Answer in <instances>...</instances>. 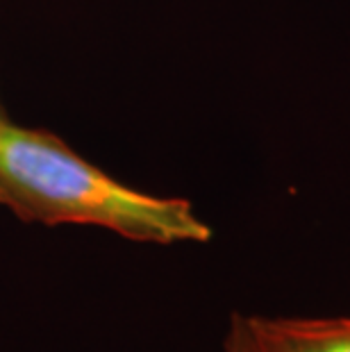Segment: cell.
Segmentation results:
<instances>
[{
  "instance_id": "obj_1",
  "label": "cell",
  "mask_w": 350,
  "mask_h": 352,
  "mask_svg": "<svg viewBox=\"0 0 350 352\" xmlns=\"http://www.w3.org/2000/svg\"><path fill=\"white\" fill-rule=\"evenodd\" d=\"M0 205L25 223L98 228L135 243H207L214 234L187 198L132 189L57 134L14 123L0 134Z\"/></svg>"
},
{
  "instance_id": "obj_2",
  "label": "cell",
  "mask_w": 350,
  "mask_h": 352,
  "mask_svg": "<svg viewBox=\"0 0 350 352\" xmlns=\"http://www.w3.org/2000/svg\"><path fill=\"white\" fill-rule=\"evenodd\" d=\"M264 334L278 352H350V316H264Z\"/></svg>"
},
{
  "instance_id": "obj_3",
  "label": "cell",
  "mask_w": 350,
  "mask_h": 352,
  "mask_svg": "<svg viewBox=\"0 0 350 352\" xmlns=\"http://www.w3.org/2000/svg\"><path fill=\"white\" fill-rule=\"evenodd\" d=\"M221 352H278L269 336L264 334L257 314H230Z\"/></svg>"
},
{
  "instance_id": "obj_4",
  "label": "cell",
  "mask_w": 350,
  "mask_h": 352,
  "mask_svg": "<svg viewBox=\"0 0 350 352\" xmlns=\"http://www.w3.org/2000/svg\"><path fill=\"white\" fill-rule=\"evenodd\" d=\"M10 123L12 121H10V116H7V111H5V104H3V100H0V134L5 132V127Z\"/></svg>"
}]
</instances>
